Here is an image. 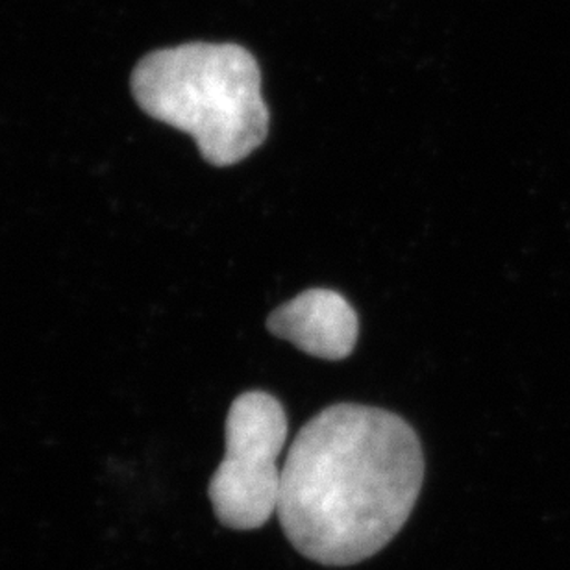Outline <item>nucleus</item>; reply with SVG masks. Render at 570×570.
Returning <instances> with one entry per match:
<instances>
[{
  "instance_id": "1",
  "label": "nucleus",
  "mask_w": 570,
  "mask_h": 570,
  "mask_svg": "<svg viewBox=\"0 0 570 570\" xmlns=\"http://www.w3.org/2000/svg\"><path fill=\"white\" fill-rule=\"evenodd\" d=\"M423 482L421 441L404 419L382 407L335 404L291 444L276 513L307 560L356 566L401 532Z\"/></svg>"
},
{
  "instance_id": "2",
  "label": "nucleus",
  "mask_w": 570,
  "mask_h": 570,
  "mask_svg": "<svg viewBox=\"0 0 570 570\" xmlns=\"http://www.w3.org/2000/svg\"><path fill=\"white\" fill-rule=\"evenodd\" d=\"M130 86L147 116L189 134L215 167L239 164L269 134L262 71L242 45L195 41L154 50L134 69Z\"/></svg>"
},
{
  "instance_id": "3",
  "label": "nucleus",
  "mask_w": 570,
  "mask_h": 570,
  "mask_svg": "<svg viewBox=\"0 0 570 570\" xmlns=\"http://www.w3.org/2000/svg\"><path fill=\"white\" fill-rule=\"evenodd\" d=\"M285 439L287 417L275 396L265 391L237 396L226 417L225 460L208 488L220 524L232 530H256L278 510V455Z\"/></svg>"
},
{
  "instance_id": "4",
  "label": "nucleus",
  "mask_w": 570,
  "mask_h": 570,
  "mask_svg": "<svg viewBox=\"0 0 570 570\" xmlns=\"http://www.w3.org/2000/svg\"><path fill=\"white\" fill-rule=\"evenodd\" d=\"M267 330L309 356L340 362L354 351L360 323L356 309L337 291L307 289L276 307Z\"/></svg>"
}]
</instances>
